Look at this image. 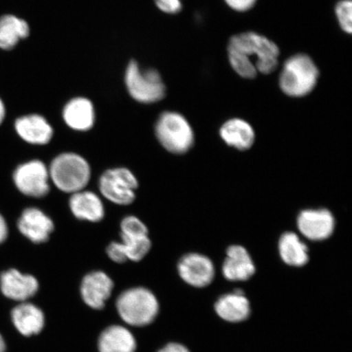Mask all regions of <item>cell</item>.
<instances>
[{"mask_svg":"<svg viewBox=\"0 0 352 352\" xmlns=\"http://www.w3.org/2000/svg\"><path fill=\"white\" fill-rule=\"evenodd\" d=\"M214 309L220 318L231 323L241 322L250 315V302L241 290L220 297L215 302Z\"/></svg>","mask_w":352,"mask_h":352,"instance_id":"obj_19","label":"cell"},{"mask_svg":"<svg viewBox=\"0 0 352 352\" xmlns=\"http://www.w3.org/2000/svg\"><path fill=\"white\" fill-rule=\"evenodd\" d=\"M178 272L184 281L197 288L209 285L215 276L212 261L197 253L184 255L178 263Z\"/></svg>","mask_w":352,"mask_h":352,"instance_id":"obj_11","label":"cell"},{"mask_svg":"<svg viewBox=\"0 0 352 352\" xmlns=\"http://www.w3.org/2000/svg\"><path fill=\"white\" fill-rule=\"evenodd\" d=\"M158 10L167 14H176L182 10V0H155Z\"/></svg>","mask_w":352,"mask_h":352,"instance_id":"obj_26","label":"cell"},{"mask_svg":"<svg viewBox=\"0 0 352 352\" xmlns=\"http://www.w3.org/2000/svg\"><path fill=\"white\" fill-rule=\"evenodd\" d=\"M39 289L38 280L34 275L10 267L0 272V294L14 303L30 301Z\"/></svg>","mask_w":352,"mask_h":352,"instance_id":"obj_9","label":"cell"},{"mask_svg":"<svg viewBox=\"0 0 352 352\" xmlns=\"http://www.w3.org/2000/svg\"><path fill=\"white\" fill-rule=\"evenodd\" d=\"M227 256L222 267L223 274L228 280H248L255 274V265L248 250L241 245H232L227 250Z\"/></svg>","mask_w":352,"mask_h":352,"instance_id":"obj_18","label":"cell"},{"mask_svg":"<svg viewBox=\"0 0 352 352\" xmlns=\"http://www.w3.org/2000/svg\"><path fill=\"white\" fill-rule=\"evenodd\" d=\"M30 34V25L25 20L13 14L0 16V50H12Z\"/></svg>","mask_w":352,"mask_h":352,"instance_id":"obj_22","label":"cell"},{"mask_svg":"<svg viewBox=\"0 0 352 352\" xmlns=\"http://www.w3.org/2000/svg\"><path fill=\"white\" fill-rule=\"evenodd\" d=\"M125 83L131 98L139 103H156L165 98L166 85L160 72L154 69H140L135 60L127 65Z\"/></svg>","mask_w":352,"mask_h":352,"instance_id":"obj_6","label":"cell"},{"mask_svg":"<svg viewBox=\"0 0 352 352\" xmlns=\"http://www.w3.org/2000/svg\"><path fill=\"white\" fill-rule=\"evenodd\" d=\"M12 327L21 337L38 336L45 325V316L41 307L32 302L15 303L10 310Z\"/></svg>","mask_w":352,"mask_h":352,"instance_id":"obj_13","label":"cell"},{"mask_svg":"<svg viewBox=\"0 0 352 352\" xmlns=\"http://www.w3.org/2000/svg\"><path fill=\"white\" fill-rule=\"evenodd\" d=\"M14 127L19 138L30 144L46 145L54 139V127L41 114L30 113L19 117L15 121Z\"/></svg>","mask_w":352,"mask_h":352,"instance_id":"obj_14","label":"cell"},{"mask_svg":"<svg viewBox=\"0 0 352 352\" xmlns=\"http://www.w3.org/2000/svg\"><path fill=\"white\" fill-rule=\"evenodd\" d=\"M8 234L10 232H8V223L6 219L0 214V245L8 240Z\"/></svg>","mask_w":352,"mask_h":352,"instance_id":"obj_29","label":"cell"},{"mask_svg":"<svg viewBox=\"0 0 352 352\" xmlns=\"http://www.w3.org/2000/svg\"><path fill=\"white\" fill-rule=\"evenodd\" d=\"M6 104H4L3 101L1 98H0V125L2 124V122L6 118Z\"/></svg>","mask_w":352,"mask_h":352,"instance_id":"obj_30","label":"cell"},{"mask_svg":"<svg viewBox=\"0 0 352 352\" xmlns=\"http://www.w3.org/2000/svg\"><path fill=\"white\" fill-rule=\"evenodd\" d=\"M227 6L232 10L239 12H248L252 10L257 0H224Z\"/></svg>","mask_w":352,"mask_h":352,"instance_id":"obj_27","label":"cell"},{"mask_svg":"<svg viewBox=\"0 0 352 352\" xmlns=\"http://www.w3.org/2000/svg\"><path fill=\"white\" fill-rule=\"evenodd\" d=\"M138 343L129 329L111 325L101 333L98 340L100 352H135Z\"/></svg>","mask_w":352,"mask_h":352,"instance_id":"obj_20","label":"cell"},{"mask_svg":"<svg viewBox=\"0 0 352 352\" xmlns=\"http://www.w3.org/2000/svg\"><path fill=\"white\" fill-rule=\"evenodd\" d=\"M297 226L306 239L320 241L331 236L336 228V219L327 209H308L298 214Z\"/></svg>","mask_w":352,"mask_h":352,"instance_id":"obj_12","label":"cell"},{"mask_svg":"<svg viewBox=\"0 0 352 352\" xmlns=\"http://www.w3.org/2000/svg\"><path fill=\"white\" fill-rule=\"evenodd\" d=\"M120 237L118 244L126 262L142 261L151 252L152 241L149 232H120Z\"/></svg>","mask_w":352,"mask_h":352,"instance_id":"obj_24","label":"cell"},{"mask_svg":"<svg viewBox=\"0 0 352 352\" xmlns=\"http://www.w3.org/2000/svg\"><path fill=\"white\" fill-rule=\"evenodd\" d=\"M336 14L341 29L346 34L352 32V1L340 0L336 6Z\"/></svg>","mask_w":352,"mask_h":352,"instance_id":"obj_25","label":"cell"},{"mask_svg":"<svg viewBox=\"0 0 352 352\" xmlns=\"http://www.w3.org/2000/svg\"><path fill=\"white\" fill-rule=\"evenodd\" d=\"M69 208L74 217L81 221L99 223L105 217L102 198L87 188L70 195Z\"/></svg>","mask_w":352,"mask_h":352,"instance_id":"obj_16","label":"cell"},{"mask_svg":"<svg viewBox=\"0 0 352 352\" xmlns=\"http://www.w3.org/2000/svg\"><path fill=\"white\" fill-rule=\"evenodd\" d=\"M156 139L167 152L184 154L195 144V133L190 123L182 113H162L154 126Z\"/></svg>","mask_w":352,"mask_h":352,"instance_id":"obj_5","label":"cell"},{"mask_svg":"<svg viewBox=\"0 0 352 352\" xmlns=\"http://www.w3.org/2000/svg\"><path fill=\"white\" fill-rule=\"evenodd\" d=\"M320 72L309 56L298 54L285 61L279 77V85L285 95L303 98L314 90Z\"/></svg>","mask_w":352,"mask_h":352,"instance_id":"obj_3","label":"cell"},{"mask_svg":"<svg viewBox=\"0 0 352 352\" xmlns=\"http://www.w3.org/2000/svg\"><path fill=\"white\" fill-rule=\"evenodd\" d=\"M219 133L224 142L239 151H248L254 142L253 127L240 118H232L224 122Z\"/></svg>","mask_w":352,"mask_h":352,"instance_id":"obj_21","label":"cell"},{"mask_svg":"<svg viewBox=\"0 0 352 352\" xmlns=\"http://www.w3.org/2000/svg\"><path fill=\"white\" fill-rule=\"evenodd\" d=\"M63 118L69 129L86 132L94 129L96 122V110L91 100L86 98H74L65 104Z\"/></svg>","mask_w":352,"mask_h":352,"instance_id":"obj_17","label":"cell"},{"mask_svg":"<svg viewBox=\"0 0 352 352\" xmlns=\"http://www.w3.org/2000/svg\"><path fill=\"white\" fill-rule=\"evenodd\" d=\"M51 183L59 191L73 195L89 184L91 167L85 157L74 152L56 155L48 165Z\"/></svg>","mask_w":352,"mask_h":352,"instance_id":"obj_2","label":"cell"},{"mask_svg":"<svg viewBox=\"0 0 352 352\" xmlns=\"http://www.w3.org/2000/svg\"><path fill=\"white\" fill-rule=\"evenodd\" d=\"M158 352H190L187 347L180 343L170 342Z\"/></svg>","mask_w":352,"mask_h":352,"instance_id":"obj_28","label":"cell"},{"mask_svg":"<svg viewBox=\"0 0 352 352\" xmlns=\"http://www.w3.org/2000/svg\"><path fill=\"white\" fill-rule=\"evenodd\" d=\"M120 318L131 327H142L151 324L160 312V302L151 290L135 287L125 290L116 301Z\"/></svg>","mask_w":352,"mask_h":352,"instance_id":"obj_4","label":"cell"},{"mask_svg":"<svg viewBox=\"0 0 352 352\" xmlns=\"http://www.w3.org/2000/svg\"><path fill=\"white\" fill-rule=\"evenodd\" d=\"M139 182L135 175L124 166L104 170L98 180L100 196L117 206H130L136 199Z\"/></svg>","mask_w":352,"mask_h":352,"instance_id":"obj_7","label":"cell"},{"mask_svg":"<svg viewBox=\"0 0 352 352\" xmlns=\"http://www.w3.org/2000/svg\"><path fill=\"white\" fill-rule=\"evenodd\" d=\"M7 342L3 334L0 333V352H7Z\"/></svg>","mask_w":352,"mask_h":352,"instance_id":"obj_31","label":"cell"},{"mask_svg":"<svg viewBox=\"0 0 352 352\" xmlns=\"http://www.w3.org/2000/svg\"><path fill=\"white\" fill-rule=\"evenodd\" d=\"M13 183L22 195L43 198L51 190V179L48 166L41 160H34L23 162L12 175Z\"/></svg>","mask_w":352,"mask_h":352,"instance_id":"obj_8","label":"cell"},{"mask_svg":"<svg viewBox=\"0 0 352 352\" xmlns=\"http://www.w3.org/2000/svg\"><path fill=\"white\" fill-rule=\"evenodd\" d=\"M278 249L281 259L289 266L302 267L309 261L307 246L296 233H284L279 240Z\"/></svg>","mask_w":352,"mask_h":352,"instance_id":"obj_23","label":"cell"},{"mask_svg":"<svg viewBox=\"0 0 352 352\" xmlns=\"http://www.w3.org/2000/svg\"><path fill=\"white\" fill-rule=\"evenodd\" d=\"M113 280L104 272L95 271L87 274L81 283V296L88 307L102 309L111 296Z\"/></svg>","mask_w":352,"mask_h":352,"instance_id":"obj_15","label":"cell"},{"mask_svg":"<svg viewBox=\"0 0 352 352\" xmlns=\"http://www.w3.org/2000/svg\"><path fill=\"white\" fill-rule=\"evenodd\" d=\"M230 65L241 78H254L257 74H270L279 64L278 46L256 32L235 34L228 44Z\"/></svg>","mask_w":352,"mask_h":352,"instance_id":"obj_1","label":"cell"},{"mask_svg":"<svg viewBox=\"0 0 352 352\" xmlns=\"http://www.w3.org/2000/svg\"><path fill=\"white\" fill-rule=\"evenodd\" d=\"M17 230L34 244L46 243L55 230L54 220L41 208H28L17 220Z\"/></svg>","mask_w":352,"mask_h":352,"instance_id":"obj_10","label":"cell"}]
</instances>
